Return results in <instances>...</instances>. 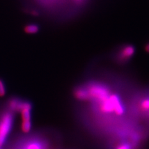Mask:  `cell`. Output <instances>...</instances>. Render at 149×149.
Masks as SVG:
<instances>
[{
  "label": "cell",
  "mask_w": 149,
  "mask_h": 149,
  "mask_svg": "<svg viewBox=\"0 0 149 149\" xmlns=\"http://www.w3.org/2000/svg\"><path fill=\"white\" fill-rule=\"evenodd\" d=\"M87 100L73 103L74 120L98 149L125 139H141L148 125L140 119L135 98L141 86L132 77L109 69H89L80 81Z\"/></svg>",
  "instance_id": "cell-1"
},
{
  "label": "cell",
  "mask_w": 149,
  "mask_h": 149,
  "mask_svg": "<svg viewBox=\"0 0 149 149\" xmlns=\"http://www.w3.org/2000/svg\"><path fill=\"white\" fill-rule=\"evenodd\" d=\"M14 120L13 114L11 113H4L0 120V147L5 142L8 134L12 128Z\"/></svg>",
  "instance_id": "cell-3"
},
{
  "label": "cell",
  "mask_w": 149,
  "mask_h": 149,
  "mask_svg": "<svg viewBox=\"0 0 149 149\" xmlns=\"http://www.w3.org/2000/svg\"><path fill=\"white\" fill-rule=\"evenodd\" d=\"M32 128V123L31 120H24L22 121L21 125L22 130L24 133H28L30 132Z\"/></svg>",
  "instance_id": "cell-6"
},
{
  "label": "cell",
  "mask_w": 149,
  "mask_h": 149,
  "mask_svg": "<svg viewBox=\"0 0 149 149\" xmlns=\"http://www.w3.org/2000/svg\"><path fill=\"white\" fill-rule=\"evenodd\" d=\"M144 50H145V51L147 53L149 54V42L146 44L145 47H144Z\"/></svg>",
  "instance_id": "cell-8"
},
{
  "label": "cell",
  "mask_w": 149,
  "mask_h": 149,
  "mask_svg": "<svg viewBox=\"0 0 149 149\" xmlns=\"http://www.w3.org/2000/svg\"><path fill=\"white\" fill-rule=\"evenodd\" d=\"M136 53V46L131 44H124L117 47L109 55L110 61L115 65L124 67L129 65Z\"/></svg>",
  "instance_id": "cell-2"
},
{
  "label": "cell",
  "mask_w": 149,
  "mask_h": 149,
  "mask_svg": "<svg viewBox=\"0 0 149 149\" xmlns=\"http://www.w3.org/2000/svg\"><path fill=\"white\" fill-rule=\"evenodd\" d=\"M60 149H62V148H60Z\"/></svg>",
  "instance_id": "cell-10"
},
{
  "label": "cell",
  "mask_w": 149,
  "mask_h": 149,
  "mask_svg": "<svg viewBox=\"0 0 149 149\" xmlns=\"http://www.w3.org/2000/svg\"><path fill=\"white\" fill-rule=\"evenodd\" d=\"M22 102V101L17 98L11 99L9 102V108L12 111L20 112L21 109Z\"/></svg>",
  "instance_id": "cell-4"
},
{
  "label": "cell",
  "mask_w": 149,
  "mask_h": 149,
  "mask_svg": "<svg viewBox=\"0 0 149 149\" xmlns=\"http://www.w3.org/2000/svg\"><path fill=\"white\" fill-rule=\"evenodd\" d=\"M24 31L27 34H34L39 31V26L36 24H27L24 27Z\"/></svg>",
  "instance_id": "cell-5"
},
{
  "label": "cell",
  "mask_w": 149,
  "mask_h": 149,
  "mask_svg": "<svg viewBox=\"0 0 149 149\" xmlns=\"http://www.w3.org/2000/svg\"><path fill=\"white\" fill-rule=\"evenodd\" d=\"M6 95V88L4 82L0 79V97H3Z\"/></svg>",
  "instance_id": "cell-7"
},
{
  "label": "cell",
  "mask_w": 149,
  "mask_h": 149,
  "mask_svg": "<svg viewBox=\"0 0 149 149\" xmlns=\"http://www.w3.org/2000/svg\"><path fill=\"white\" fill-rule=\"evenodd\" d=\"M147 123L149 125V114L148 115V117H147Z\"/></svg>",
  "instance_id": "cell-9"
}]
</instances>
